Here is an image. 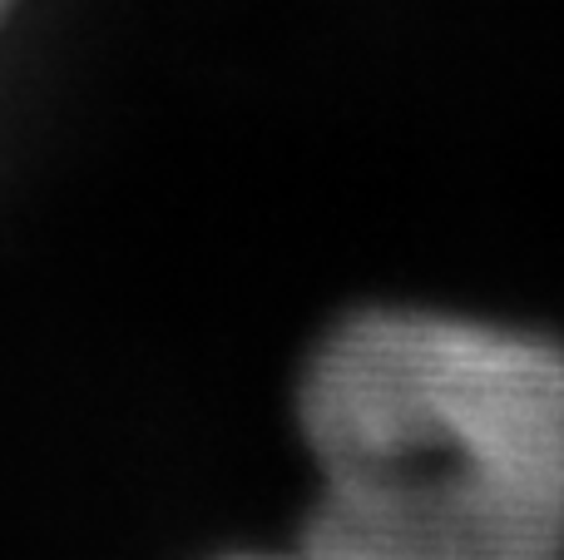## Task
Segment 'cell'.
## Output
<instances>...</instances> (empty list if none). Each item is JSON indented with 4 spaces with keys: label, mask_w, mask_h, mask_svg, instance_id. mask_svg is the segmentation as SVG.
<instances>
[{
    "label": "cell",
    "mask_w": 564,
    "mask_h": 560,
    "mask_svg": "<svg viewBox=\"0 0 564 560\" xmlns=\"http://www.w3.org/2000/svg\"><path fill=\"white\" fill-rule=\"evenodd\" d=\"M0 15H6V0H0Z\"/></svg>",
    "instance_id": "obj_3"
},
{
    "label": "cell",
    "mask_w": 564,
    "mask_h": 560,
    "mask_svg": "<svg viewBox=\"0 0 564 560\" xmlns=\"http://www.w3.org/2000/svg\"><path fill=\"white\" fill-rule=\"evenodd\" d=\"M312 560H564V347L426 308L312 353Z\"/></svg>",
    "instance_id": "obj_1"
},
{
    "label": "cell",
    "mask_w": 564,
    "mask_h": 560,
    "mask_svg": "<svg viewBox=\"0 0 564 560\" xmlns=\"http://www.w3.org/2000/svg\"><path fill=\"white\" fill-rule=\"evenodd\" d=\"M238 560H273V556H238ZM297 560H312V556H307V551H302Z\"/></svg>",
    "instance_id": "obj_2"
}]
</instances>
